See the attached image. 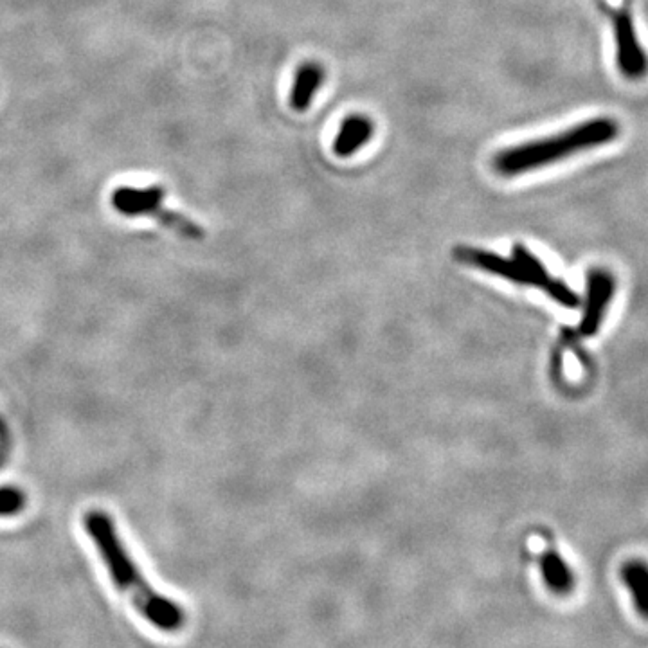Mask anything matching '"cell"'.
<instances>
[{"instance_id":"ba28073f","label":"cell","mask_w":648,"mask_h":648,"mask_svg":"<svg viewBox=\"0 0 648 648\" xmlns=\"http://www.w3.org/2000/svg\"><path fill=\"white\" fill-rule=\"evenodd\" d=\"M324 81L323 65L315 62H306L299 65L294 78V85L290 90V107L296 112H305L312 105L317 90L321 89Z\"/></svg>"},{"instance_id":"30bf717a","label":"cell","mask_w":648,"mask_h":648,"mask_svg":"<svg viewBox=\"0 0 648 648\" xmlns=\"http://www.w3.org/2000/svg\"><path fill=\"white\" fill-rule=\"evenodd\" d=\"M621 580L641 618L648 616V567L643 560H630L621 567Z\"/></svg>"},{"instance_id":"8fae6325","label":"cell","mask_w":648,"mask_h":648,"mask_svg":"<svg viewBox=\"0 0 648 648\" xmlns=\"http://www.w3.org/2000/svg\"><path fill=\"white\" fill-rule=\"evenodd\" d=\"M157 220H161L162 224L166 225L171 231L189 238V240H200L204 236V231L200 225L195 224L188 216L180 215L175 211H168V209H159L157 215L153 216Z\"/></svg>"},{"instance_id":"7c38bea8","label":"cell","mask_w":648,"mask_h":648,"mask_svg":"<svg viewBox=\"0 0 648 648\" xmlns=\"http://www.w3.org/2000/svg\"><path fill=\"white\" fill-rule=\"evenodd\" d=\"M26 508V494L18 486H0V517H8Z\"/></svg>"},{"instance_id":"277c9868","label":"cell","mask_w":648,"mask_h":648,"mask_svg":"<svg viewBox=\"0 0 648 648\" xmlns=\"http://www.w3.org/2000/svg\"><path fill=\"white\" fill-rule=\"evenodd\" d=\"M614 27V44H616V63L621 74L629 80H638L647 69L645 51L639 42L638 33L629 9L620 8L612 11Z\"/></svg>"},{"instance_id":"5b68a950","label":"cell","mask_w":648,"mask_h":648,"mask_svg":"<svg viewBox=\"0 0 648 648\" xmlns=\"http://www.w3.org/2000/svg\"><path fill=\"white\" fill-rule=\"evenodd\" d=\"M614 294V279L609 272L594 269L587 278V303H585L584 319L580 323V333L585 337H593L598 332L603 321V314L611 303Z\"/></svg>"},{"instance_id":"9c48e42d","label":"cell","mask_w":648,"mask_h":648,"mask_svg":"<svg viewBox=\"0 0 648 648\" xmlns=\"http://www.w3.org/2000/svg\"><path fill=\"white\" fill-rule=\"evenodd\" d=\"M540 575L553 594L567 596L575 589V575L557 549H546L540 557Z\"/></svg>"},{"instance_id":"6da1fadb","label":"cell","mask_w":648,"mask_h":648,"mask_svg":"<svg viewBox=\"0 0 648 648\" xmlns=\"http://www.w3.org/2000/svg\"><path fill=\"white\" fill-rule=\"evenodd\" d=\"M83 528L103 558L108 575L119 591L132 598L135 609L162 632H177L186 623V612L179 603L162 596L146 582L143 573L128 553L117 533L112 517L103 510H90L83 517Z\"/></svg>"},{"instance_id":"52a82bcc","label":"cell","mask_w":648,"mask_h":648,"mask_svg":"<svg viewBox=\"0 0 648 648\" xmlns=\"http://www.w3.org/2000/svg\"><path fill=\"white\" fill-rule=\"evenodd\" d=\"M375 134V126L369 117L362 114H351L339 126V132L333 141V153L337 157H351L369 143Z\"/></svg>"},{"instance_id":"8992f818","label":"cell","mask_w":648,"mask_h":648,"mask_svg":"<svg viewBox=\"0 0 648 648\" xmlns=\"http://www.w3.org/2000/svg\"><path fill=\"white\" fill-rule=\"evenodd\" d=\"M166 191L159 184L148 188L135 186H119L110 195V204L119 215L135 218V216H155L162 209Z\"/></svg>"},{"instance_id":"3957f363","label":"cell","mask_w":648,"mask_h":648,"mask_svg":"<svg viewBox=\"0 0 648 648\" xmlns=\"http://www.w3.org/2000/svg\"><path fill=\"white\" fill-rule=\"evenodd\" d=\"M456 258L467 265L486 270L490 274L501 276L513 283L539 287L558 305L566 306V308L580 306V297L576 296L564 281L553 278L546 267L542 265V261L535 254H531L522 243H517L513 247L512 258H503L495 252L472 249V247L456 249Z\"/></svg>"},{"instance_id":"7a4b0ae2","label":"cell","mask_w":648,"mask_h":648,"mask_svg":"<svg viewBox=\"0 0 648 648\" xmlns=\"http://www.w3.org/2000/svg\"><path fill=\"white\" fill-rule=\"evenodd\" d=\"M620 135V125L612 117L587 119L564 132L549 137L515 144L495 155V170L504 177H517L526 171L539 170L564 161L575 153L587 152L612 143Z\"/></svg>"}]
</instances>
